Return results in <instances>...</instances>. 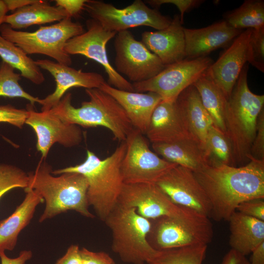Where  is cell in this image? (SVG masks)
Returning a JSON list of instances; mask_svg holds the SVG:
<instances>
[{
  "mask_svg": "<svg viewBox=\"0 0 264 264\" xmlns=\"http://www.w3.org/2000/svg\"><path fill=\"white\" fill-rule=\"evenodd\" d=\"M249 159L240 167L209 163L194 172L210 201V218L228 221L242 202L264 198V160Z\"/></svg>",
  "mask_w": 264,
  "mask_h": 264,
  "instance_id": "6da1fadb",
  "label": "cell"
},
{
  "mask_svg": "<svg viewBox=\"0 0 264 264\" xmlns=\"http://www.w3.org/2000/svg\"><path fill=\"white\" fill-rule=\"evenodd\" d=\"M52 170L51 166L41 158L35 170L28 173V187L36 191L45 204L39 222H43L70 210L93 219L94 216L88 209L86 178L76 173L54 175Z\"/></svg>",
  "mask_w": 264,
  "mask_h": 264,
  "instance_id": "7a4b0ae2",
  "label": "cell"
},
{
  "mask_svg": "<svg viewBox=\"0 0 264 264\" xmlns=\"http://www.w3.org/2000/svg\"><path fill=\"white\" fill-rule=\"evenodd\" d=\"M126 150L125 141L107 157L102 159L93 152L88 150L85 160L82 163L52 170L59 175L65 173L83 175L88 183L87 200L96 214L104 221L116 206L124 181L120 166Z\"/></svg>",
  "mask_w": 264,
  "mask_h": 264,
  "instance_id": "3957f363",
  "label": "cell"
},
{
  "mask_svg": "<svg viewBox=\"0 0 264 264\" xmlns=\"http://www.w3.org/2000/svg\"><path fill=\"white\" fill-rule=\"evenodd\" d=\"M248 70L246 64L228 99L225 115L226 135L232 145L235 166L249 161L257 119L264 109V95L254 94L249 88Z\"/></svg>",
  "mask_w": 264,
  "mask_h": 264,
  "instance_id": "277c9868",
  "label": "cell"
},
{
  "mask_svg": "<svg viewBox=\"0 0 264 264\" xmlns=\"http://www.w3.org/2000/svg\"><path fill=\"white\" fill-rule=\"evenodd\" d=\"M89 100L79 107L71 104L72 96L66 93L49 111L63 121L86 128L103 127L109 130L113 138L125 141L134 129L119 104L99 88L85 89Z\"/></svg>",
  "mask_w": 264,
  "mask_h": 264,
  "instance_id": "5b68a950",
  "label": "cell"
},
{
  "mask_svg": "<svg viewBox=\"0 0 264 264\" xmlns=\"http://www.w3.org/2000/svg\"><path fill=\"white\" fill-rule=\"evenodd\" d=\"M112 236L111 249L124 263L148 264L158 253L148 242L151 221L135 209L116 205L104 221Z\"/></svg>",
  "mask_w": 264,
  "mask_h": 264,
  "instance_id": "8992f818",
  "label": "cell"
},
{
  "mask_svg": "<svg viewBox=\"0 0 264 264\" xmlns=\"http://www.w3.org/2000/svg\"><path fill=\"white\" fill-rule=\"evenodd\" d=\"M85 32L80 23L66 17L49 26H43L34 32L13 29L5 23L0 27V34L21 48L27 55L40 54L49 56L57 63L69 66L70 55L65 50L67 42Z\"/></svg>",
  "mask_w": 264,
  "mask_h": 264,
  "instance_id": "52a82bcc",
  "label": "cell"
},
{
  "mask_svg": "<svg viewBox=\"0 0 264 264\" xmlns=\"http://www.w3.org/2000/svg\"><path fill=\"white\" fill-rule=\"evenodd\" d=\"M151 221L147 240L157 251L208 245L213 238V225L209 218L193 210L180 216H165Z\"/></svg>",
  "mask_w": 264,
  "mask_h": 264,
  "instance_id": "ba28073f",
  "label": "cell"
},
{
  "mask_svg": "<svg viewBox=\"0 0 264 264\" xmlns=\"http://www.w3.org/2000/svg\"><path fill=\"white\" fill-rule=\"evenodd\" d=\"M84 10L104 28L116 33L140 26L159 30L168 27L172 20L141 0H135L122 9L102 1L87 0Z\"/></svg>",
  "mask_w": 264,
  "mask_h": 264,
  "instance_id": "9c48e42d",
  "label": "cell"
},
{
  "mask_svg": "<svg viewBox=\"0 0 264 264\" xmlns=\"http://www.w3.org/2000/svg\"><path fill=\"white\" fill-rule=\"evenodd\" d=\"M213 63V59L208 56L185 58L166 66L154 77L132 83V85L135 91L154 92L162 100L175 102L182 91L206 74Z\"/></svg>",
  "mask_w": 264,
  "mask_h": 264,
  "instance_id": "30bf717a",
  "label": "cell"
},
{
  "mask_svg": "<svg viewBox=\"0 0 264 264\" xmlns=\"http://www.w3.org/2000/svg\"><path fill=\"white\" fill-rule=\"evenodd\" d=\"M143 135L133 129L125 141L126 150L120 166L124 184L155 183L166 172L177 165L153 152Z\"/></svg>",
  "mask_w": 264,
  "mask_h": 264,
  "instance_id": "8fae6325",
  "label": "cell"
},
{
  "mask_svg": "<svg viewBox=\"0 0 264 264\" xmlns=\"http://www.w3.org/2000/svg\"><path fill=\"white\" fill-rule=\"evenodd\" d=\"M114 45L115 69L118 73L126 76L133 83L154 77L166 66L128 30L117 33Z\"/></svg>",
  "mask_w": 264,
  "mask_h": 264,
  "instance_id": "7c38bea8",
  "label": "cell"
},
{
  "mask_svg": "<svg viewBox=\"0 0 264 264\" xmlns=\"http://www.w3.org/2000/svg\"><path fill=\"white\" fill-rule=\"evenodd\" d=\"M87 31L69 40L65 47L69 55L79 54L102 65L108 75L109 85L117 89L135 91L132 84L111 66L107 53L106 45L117 34L107 30L96 21L89 19L86 21Z\"/></svg>",
  "mask_w": 264,
  "mask_h": 264,
  "instance_id": "4fadbf2b",
  "label": "cell"
},
{
  "mask_svg": "<svg viewBox=\"0 0 264 264\" xmlns=\"http://www.w3.org/2000/svg\"><path fill=\"white\" fill-rule=\"evenodd\" d=\"M154 184L175 204L210 217V201L192 170L176 165Z\"/></svg>",
  "mask_w": 264,
  "mask_h": 264,
  "instance_id": "5bb4252c",
  "label": "cell"
},
{
  "mask_svg": "<svg viewBox=\"0 0 264 264\" xmlns=\"http://www.w3.org/2000/svg\"><path fill=\"white\" fill-rule=\"evenodd\" d=\"M117 204L133 208L150 220L180 216L190 210L175 204L154 183L124 184Z\"/></svg>",
  "mask_w": 264,
  "mask_h": 264,
  "instance_id": "9a60e30c",
  "label": "cell"
},
{
  "mask_svg": "<svg viewBox=\"0 0 264 264\" xmlns=\"http://www.w3.org/2000/svg\"><path fill=\"white\" fill-rule=\"evenodd\" d=\"M28 105V116L25 124L34 131L37 150L45 159L52 146L59 143L66 148L79 145L83 140V132L78 125L66 123L49 110L38 112Z\"/></svg>",
  "mask_w": 264,
  "mask_h": 264,
  "instance_id": "2e32d148",
  "label": "cell"
},
{
  "mask_svg": "<svg viewBox=\"0 0 264 264\" xmlns=\"http://www.w3.org/2000/svg\"><path fill=\"white\" fill-rule=\"evenodd\" d=\"M35 62L40 68L49 72L56 82L54 91L40 99L42 111H48L56 106L70 88H99L106 82L102 75L97 72H84L48 59H38Z\"/></svg>",
  "mask_w": 264,
  "mask_h": 264,
  "instance_id": "e0dca14e",
  "label": "cell"
},
{
  "mask_svg": "<svg viewBox=\"0 0 264 264\" xmlns=\"http://www.w3.org/2000/svg\"><path fill=\"white\" fill-rule=\"evenodd\" d=\"M252 29L243 31L214 62L206 75L220 88L228 99L244 66Z\"/></svg>",
  "mask_w": 264,
  "mask_h": 264,
  "instance_id": "ac0fdd59",
  "label": "cell"
},
{
  "mask_svg": "<svg viewBox=\"0 0 264 264\" xmlns=\"http://www.w3.org/2000/svg\"><path fill=\"white\" fill-rule=\"evenodd\" d=\"M186 58L196 59L207 56L211 52L230 45L242 31L221 20L198 29L184 28Z\"/></svg>",
  "mask_w": 264,
  "mask_h": 264,
  "instance_id": "d6986e66",
  "label": "cell"
},
{
  "mask_svg": "<svg viewBox=\"0 0 264 264\" xmlns=\"http://www.w3.org/2000/svg\"><path fill=\"white\" fill-rule=\"evenodd\" d=\"M183 24L175 15L170 25L156 31H145L141 42L156 55L165 66L186 58L185 39Z\"/></svg>",
  "mask_w": 264,
  "mask_h": 264,
  "instance_id": "ffe728a7",
  "label": "cell"
},
{
  "mask_svg": "<svg viewBox=\"0 0 264 264\" xmlns=\"http://www.w3.org/2000/svg\"><path fill=\"white\" fill-rule=\"evenodd\" d=\"M99 89L110 95L119 104L134 129L146 134L153 111L162 100L158 94L122 90L106 82Z\"/></svg>",
  "mask_w": 264,
  "mask_h": 264,
  "instance_id": "44dd1931",
  "label": "cell"
},
{
  "mask_svg": "<svg viewBox=\"0 0 264 264\" xmlns=\"http://www.w3.org/2000/svg\"><path fill=\"white\" fill-rule=\"evenodd\" d=\"M145 134L152 143L193 139L181 118L176 101L162 100L158 103L152 115Z\"/></svg>",
  "mask_w": 264,
  "mask_h": 264,
  "instance_id": "7402d4cb",
  "label": "cell"
},
{
  "mask_svg": "<svg viewBox=\"0 0 264 264\" xmlns=\"http://www.w3.org/2000/svg\"><path fill=\"white\" fill-rule=\"evenodd\" d=\"M176 103L191 137L205 150L207 134L213 124L196 87L192 85L185 89Z\"/></svg>",
  "mask_w": 264,
  "mask_h": 264,
  "instance_id": "603a6c76",
  "label": "cell"
},
{
  "mask_svg": "<svg viewBox=\"0 0 264 264\" xmlns=\"http://www.w3.org/2000/svg\"><path fill=\"white\" fill-rule=\"evenodd\" d=\"M24 191L25 197L14 212L0 220V252L14 249L20 233L30 223L37 206L44 202L32 189L27 187Z\"/></svg>",
  "mask_w": 264,
  "mask_h": 264,
  "instance_id": "cb8c5ba5",
  "label": "cell"
},
{
  "mask_svg": "<svg viewBox=\"0 0 264 264\" xmlns=\"http://www.w3.org/2000/svg\"><path fill=\"white\" fill-rule=\"evenodd\" d=\"M154 152L165 160L192 170L200 171L209 164L206 150L193 139L152 143Z\"/></svg>",
  "mask_w": 264,
  "mask_h": 264,
  "instance_id": "d4e9b609",
  "label": "cell"
},
{
  "mask_svg": "<svg viewBox=\"0 0 264 264\" xmlns=\"http://www.w3.org/2000/svg\"><path fill=\"white\" fill-rule=\"evenodd\" d=\"M228 221L231 249L246 257L264 242V221L237 211L231 216Z\"/></svg>",
  "mask_w": 264,
  "mask_h": 264,
  "instance_id": "484cf974",
  "label": "cell"
},
{
  "mask_svg": "<svg viewBox=\"0 0 264 264\" xmlns=\"http://www.w3.org/2000/svg\"><path fill=\"white\" fill-rule=\"evenodd\" d=\"M66 17H69L62 7L51 5L47 1L37 0L33 3L17 9L10 15H6L3 23L16 30L33 25L56 21L59 22Z\"/></svg>",
  "mask_w": 264,
  "mask_h": 264,
  "instance_id": "4316f807",
  "label": "cell"
},
{
  "mask_svg": "<svg viewBox=\"0 0 264 264\" xmlns=\"http://www.w3.org/2000/svg\"><path fill=\"white\" fill-rule=\"evenodd\" d=\"M193 85L197 88L213 125L226 134L225 115L228 98L206 74L198 79Z\"/></svg>",
  "mask_w": 264,
  "mask_h": 264,
  "instance_id": "83f0119b",
  "label": "cell"
},
{
  "mask_svg": "<svg viewBox=\"0 0 264 264\" xmlns=\"http://www.w3.org/2000/svg\"><path fill=\"white\" fill-rule=\"evenodd\" d=\"M0 57L2 61L18 69L21 76L36 85L45 80L41 68L19 47L6 40L0 34Z\"/></svg>",
  "mask_w": 264,
  "mask_h": 264,
  "instance_id": "f1b7e54d",
  "label": "cell"
},
{
  "mask_svg": "<svg viewBox=\"0 0 264 264\" xmlns=\"http://www.w3.org/2000/svg\"><path fill=\"white\" fill-rule=\"evenodd\" d=\"M223 18L237 29L264 27V1L245 0L238 8L224 13Z\"/></svg>",
  "mask_w": 264,
  "mask_h": 264,
  "instance_id": "f546056e",
  "label": "cell"
},
{
  "mask_svg": "<svg viewBox=\"0 0 264 264\" xmlns=\"http://www.w3.org/2000/svg\"><path fill=\"white\" fill-rule=\"evenodd\" d=\"M207 245H195L160 250L148 264H202Z\"/></svg>",
  "mask_w": 264,
  "mask_h": 264,
  "instance_id": "4dcf8cb0",
  "label": "cell"
},
{
  "mask_svg": "<svg viewBox=\"0 0 264 264\" xmlns=\"http://www.w3.org/2000/svg\"><path fill=\"white\" fill-rule=\"evenodd\" d=\"M205 150L209 163H220L236 166L231 142L221 131L214 125L210 128L206 140Z\"/></svg>",
  "mask_w": 264,
  "mask_h": 264,
  "instance_id": "1f68e13d",
  "label": "cell"
},
{
  "mask_svg": "<svg viewBox=\"0 0 264 264\" xmlns=\"http://www.w3.org/2000/svg\"><path fill=\"white\" fill-rule=\"evenodd\" d=\"M15 68L7 63L1 61L0 63V97L22 98L30 102L34 106L40 99L25 91L19 84L21 75L16 73Z\"/></svg>",
  "mask_w": 264,
  "mask_h": 264,
  "instance_id": "d6a6232c",
  "label": "cell"
},
{
  "mask_svg": "<svg viewBox=\"0 0 264 264\" xmlns=\"http://www.w3.org/2000/svg\"><path fill=\"white\" fill-rule=\"evenodd\" d=\"M28 185V173L17 166L0 164V199L12 189L18 188L24 189Z\"/></svg>",
  "mask_w": 264,
  "mask_h": 264,
  "instance_id": "836d02e7",
  "label": "cell"
},
{
  "mask_svg": "<svg viewBox=\"0 0 264 264\" xmlns=\"http://www.w3.org/2000/svg\"><path fill=\"white\" fill-rule=\"evenodd\" d=\"M247 63L264 72V27L252 29L248 46Z\"/></svg>",
  "mask_w": 264,
  "mask_h": 264,
  "instance_id": "e575fe53",
  "label": "cell"
},
{
  "mask_svg": "<svg viewBox=\"0 0 264 264\" xmlns=\"http://www.w3.org/2000/svg\"><path fill=\"white\" fill-rule=\"evenodd\" d=\"M28 114L26 109H19L11 105L0 106V123H7L22 129Z\"/></svg>",
  "mask_w": 264,
  "mask_h": 264,
  "instance_id": "d590c367",
  "label": "cell"
},
{
  "mask_svg": "<svg viewBox=\"0 0 264 264\" xmlns=\"http://www.w3.org/2000/svg\"><path fill=\"white\" fill-rule=\"evenodd\" d=\"M204 1L203 0H149L144 2L157 9L163 4H174L179 10L180 21L183 24L184 13L199 6Z\"/></svg>",
  "mask_w": 264,
  "mask_h": 264,
  "instance_id": "8d00e7d4",
  "label": "cell"
},
{
  "mask_svg": "<svg viewBox=\"0 0 264 264\" xmlns=\"http://www.w3.org/2000/svg\"><path fill=\"white\" fill-rule=\"evenodd\" d=\"M250 155L256 159L264 160V109L258 116L256 133L251 147Z\"/></svg>",
  "mask_w": 264,
  "mask_h": 264,
  "instance_id": "74e56055",
  "label": "cell"
},
{
  "mask_svg": "<svg viewBox=\"0 0 264 264\" xmlns=\"http://www.w3.org/2000/svg\"><path fill=\"white\" fill-rule=\"evenodd\" d=\"M264 198L244 201L237 207V211L252 218L264 221Z\"/></svg>",
  "mask_w": 264,
  "mask_h": 264,
  "instance_id": "f35d334b",
  "label": "cell"
},
{
  "mask_svg": "<svg viewBox=\"0 0 264 264\" xmlns=\"http://www.w3.org/2000/svg\"><path fill=\"white\" fill-rule=\"evenodd\" d=\"M80 254L82 264H115L110 255L103 251L94 252L83 247Z\"/></svg>",
  "mask_w": 264,
  "mask_h": 264,
  "instance_id": "ab89813d",
  "label": "cell"
},
{
  "mask_svg": "<svg viewBox=\"0 0 264 264\" xmlns=\"http://www.w3.org/2000/svg\"><path fill=\"white\" fill-rule=\"evenodd\" d=\"M87 0H55L56 5L62 7L70 18L78 16L84 10Z\"/></svg>",
  "mask_w": 264,
  "mask_h": 264,
  "instance_id": "60d3db41",
  "label": "cell"
},
{
  "mask_svg": "<svg viewBox=\"0 0 264 264\" xmlns=\"http://www.w3.org/2000/svg\"><path fill=\"white\" fill-rule=\"evenodd\" d=\"M55 264H82L80 248L78 245H70L66 253Z\"/></svg>",
  "mask_w": 264,
  "mask_h": 264,
  "instance_id": "b9f144b4",
  "label": "cell"
},
{
  "mask_svg": "<svg viewBox=\"0 0 264 264\" xmlns=\"http://www.w3.org/2000/svg\"><path fill=\"white\" fill-rule=\"evenodd\" d=\"M32 252L30 250L21 251L16 258L8 257L4 251L0 252L1 264H25L32 257Z\"/></svg>",
  "mask_w": 264,
  "mask_h": 264,
  "instance_id": "7bdbcfd3",
  "label": "cell"
},
{
  "mask_svg": "<svg viewBox=\"0 0 264 264\" xmlns=\"http://www.w3.org/2000/svg\"><path fill=\"white\" fill-rule=\"evenodd\" d=\"M221 264H250L245 256L230 249L224 256Z\"/></svg>",
  "mask_w": 264,
  "mask_h": 264,
  "instance_id": "ee69618b",
  "label": "cell"
},
{
  "mask_svg": "<svg viewBox=\"0 0 264 264\" xmlns=\"http://www.w3.org/2000/svg\"><path fill=\"white\" fill-rule=\"evenodd\" d=\"M250 264H264V242L259 244L251 252Z\"/></svg>",
  "mask_w": 264,
  "mask_h": 264,
  "instance_id": "f6af8a7d",
  "label": "cell"
},
{
  "mask_svg": "<svg viewBox=\"0 0 264 264\" xmlns=\"http://www.w3.org/2000/svg\"><path fill=\"white\" fill-rule=\"evenodd\" d=\"M8 11H16L35 2L37 0H4Z\"/></svg>",
  "mask_w": 264,
  "mask_h": 264,
  "instance_id": "bcb514c9",
  "label": "cell"
},
{
  "mask_svg": "<svg viewBox=\"0 0 264 264\" xmlns=\"http://www.w3.org/2000/svg\"><path fill=\"white\" fill-rule=\"evenodd\" d=\"M8 11L7 6L3 0H0V27L3 23V20Z\"/></svg>",
  "mask_w": 264,
  "mask_h": 264,
  "instance_id": "7dc6e473",
  "label": "cell"
}]
</instances>
